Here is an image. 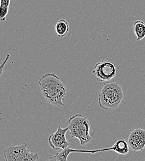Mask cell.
Wrapping results in <instances>:
<instances>
[{"label":"cell","instance_id":"1","mask_svg":"<svg viewBox=\"0 0 145 161\" xmlns=\"http://www.w3.org/2000/svg\"><path fill=\"white\" fill-rule=\"evenodd\" d=\"M42 95L48 103L56 107H64L63 103L67 89L60 78L54 73H46L39 80Z\"/></svg>","mask_w":145,"mask_h":161},{"label":"cell","instance_id":"2","mask_svg":"<svg viewBox=\"0 0 145 161\" xmlns=\"http://www.w3.org/2000/svg\"><path fill=\"white\" fill-rule=\"evenodd\" d=\"M124 92L116 81L104 82L98 94L99 106L104 110H114L124 101Z\"/></svg>","mask_w":145,"mask_h":161},{"label":"cell","instance_id":"3","mask_svg":"<svg viewBox=\"0 0 145 161\" xmlns=\"http://www.w3.org/2000/svg\"><path fill=\"white\" fill-rule=\"evenodd\" d=\"M68 127L71 136L77 138L81 146H84L91 141V122L85 116L77 114L70 117L68 120Z\"/></svg>","mask_w":145,"mask_h":161},{"label":"cell","instance_id":"4","mask_svg":"<svg viewBox=\"0 0 145 161\" xmlns=\"http://www.w3.org/2000/svg\"><path fill=\"white\" fill-rule=\"evenodd\" d=\"M3 155L6 161H35L39 159V155L31 153L27 149L25 142L19 146L8 147L4 151Z\"/></svg>","mask_w":145,"mask_h":161},{"label":"cell","instance_id":"5","mask_svg":"<svg viewBox=\"0 0 145 161\" xmlns=\"http://www.w3.org/2000/svg\"><path fill=\"white\" fill-rule=\"evenodd\" d=\"M93 74L100 82L110 81L116 76V65L109 61H101L95 64Z\"/></svg>","mask_w":145,"mask_h":161},{"label":"cell","instance_id":"6","mask_svg":"<svg viewBox=\"0 0 145 161\" xmlns=\"http://www.w3.org/2000/svg\"><path fill=\"white\" fill-rule=\"evenodd\" d=\"M68 130V126L62 128L59 126L57 130L48 137V141L49 146L56 151L69 147L70 143L67 141L65 137L66 133Z\"/></svg>","mask_w":145,"mask_h":161},{"label":"cell","instance_id":"7","mask_svg":"<svg viewBox=\"0 0 145 161\" xmlns=\"http://www.w3.org/2000/svg\"><path fill=\"white\" fill-rule=\"evenodd\" d=\"M128 144L130 148L135 151H142L145 148V130L142 128H135L130 134Z\"/></svg>","mask_w":145,"mask_h":161},{"label":"cell","instance_id":"8","mask_svg":"<svg viewBox=\"0 0 145 161\" xmlns=\"http://www.w3.org/2000/svg\"><path fill=\"white\" fill-rule=\"evenodd\" d=\"M72 153H89V150H77L73 149L69 147L62 149V151L57 153L55 156H52L48 160L54 161H67V158L69 154Z\"/></svg>","mask_w":145,"mask_h":161},{"label":"cell","instance_id":"9","mask_svg":"<svg viewBox=\"0 0 145 161\" xmlns=\"http://www.w3.org/2000/svg\"><path fill=\"white\" fill-rule=\"evenodd\" d=\"M112 151L117 153V154L126 155L129 153V144L128 142L125 139H121L112 146Z\"/></svg>","mask_w":145,"mask_h":161},{"label":"cell","instance_id":"10","mask_svg":"<svg viewBox=\"0 0 145 161\" xmlns=\"http://www.w3.org/2000/svg\"><path fill=\"white\" fill-rule=\"evenodd\" d=\"M55 31L59 37H65L69 31V25L64 19L58 20L55 25Z\"/></svg>","mask_w":145,"mask_h":161},{"label":"cell","instance_id":"11","mask_svg":"<svg viewBox=\"0 0 145 161\" xmlns=\"http://www.w3.org/2000/svg\"><path fill=\"white\" fill-rule=\"evenodd\" d=\"M133 32L137 37V40L143 39L145 37V23L142 20H136L133 25Z\"/></svg>","mask_w":145,"mask_h":161},{"label":"cell","instance_id":"12","mask_svg":"<svg viewBox=\"0 0 145 161\" xmlns=\"http://www.w3.org/2000/svg\"><path fill=\"white\" fill-rule=\"evenodd\" d=\"M11 0H1L0 8H1V13H0V20L4 22L6 20V16L9 12V8L10 5Z\"/></svg>","mask_w":145,"mask_h":161},{"label":"cell","instance_id":"13","mask_svg":"<svg viewBox=\"0 0 145 161\" xmlns=\"http://www.w3.org/2000/svg\"><path fill=\"white\" fill-rule=\"evenodd\" d=\"M9 58H10V55H9V54H7V55H6V58L5 60L4 61L3 63L1 65V75H2V73H3V68H4V64L7 63V61H8Z\"/></svg>","mask_w":145,"mask_h":161}]
</instances>
